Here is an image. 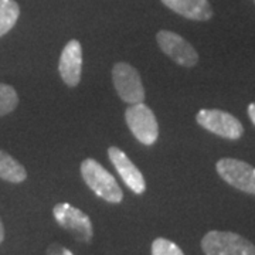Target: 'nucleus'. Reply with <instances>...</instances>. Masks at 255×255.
Here are the masks:
<instances>
[{
    "mask_svg": "<svg viewBox=\"0 0 255 255\" xmlns=\"http://www.w3.org/2000/svg\"><path fill=\"white\" fill-rule=\"evenodd\" d=\"M80 169L85 184L98 197L114 204H118L124 200V191L119 187L115 177L100 162L88 157L82 160Z\"/></svg>",
    "mask_w": 255,
    "mask_h": 255,
    "instance_id": "f257e3e1",
    "label": "nucleus"
},
{
    "mask_svg": "<svg viewBox=\"0 0 255 255\" xmlns=\"http://www.w3.org/2000/svg\"><path fill=\"white\" fill-rule=\"evenodd\" d=\"M201 250L206 255H255V246L231 231H209L201 240Z\"/></svg>",
    "mask_w": 255,
    "mask_h": 255,
    "instance_id": "f03ea898",
    "label": "nucleus"
},
{
    "mask_svg": "<svg viewBox=\"0 0 255 255\" xmlns=\"http://www.w3.org/2000/svg\"><path fill=\"white\" fill-rule=\"evenodd\" d=\"M125 121L132 135L146 146H152L159 137V124L155 112L143 102L133 104L125 111Z\"/></svg>",
    "mask_w": 255,
    "mask_h": 255,
    "instance_id": "7ed1b4c3",
    "label": "nucleus"
},
{
    "mask_svg": "<svg viewBox=\"0 0 255 255\" xmlns=\"http://www.w3.org/2000/svg\"><path fill=\"white\" fill-rule=\"evenodd\" d=\"M112 81L119 98L127 104H140L145 101V88L142 78L135 67L119 61L112 68Z\"/></svg>",
    "mask_w": 255,
    "mask_h": 255,
    "instance_id": "20e7f679",
    "label": "nucleus"
},
{
    "mask_svg": "<svg viewBox=\"0 0 255 255\" xmlns=\"http://www.w3.org/2000/svg\"><path fill=\"white\" fill-rule=\"evenodd\" d=\"M53 216L58 226L70 233L80 243H90L94 237V227L90 217L82 210L68 203H58L53 209Z\"/></svg>",
    "mask_w": 255,
    "mask_h": 255,
    "instance_id": "39448f33",
    "label": "nucleus"
},
{
    "mask_svg": "<svg viewBox=\"0 0 255 255\" xmlns=\"http://www.w3.org/2000/svg\"><path fill=\"white\" fill-rule=\"evenodd\" d=\"M196 121L206 130L230 140H237L244 133L243 124L226 111L201 110L197 112Z\"/></svg>",
    "mask_w": 255,
    "mask_h": 255,
    "instance_id": "423d86ee",
    "label": "nucleus"
},
{
    "mask_svg": "<svg viewBox=\"0 0 255 255\" xmlns=\"http://www.w3.org/2000/svg\"><path fill=\"white\" fill-rule=\"evenodd\" d=\"M219 176L237 190L255 196V167L244 160L223 157L216 163Z\"/></svg>",
    "mask_w": 255,
    "mask_h": 255,
    "instance_id": "0eeeda50",
    "label": "nucleus"
},
{
    "mask_svg": "<svg viewBox=\"0 0 255 255\" xmlns=\"http://www.w3.org/2000/svg\"><path fill=\"white\" fill-rule=\"evenodd\" d=\"M159 48L169 58L182 67H194L199 63V54L190 43L177 33L169 30H160L156 34Z\"/></svg>",
    "mask_w": 255,
    "mask_h": 255,
    "instance_id": "6e6552de",
    "label": "nucleus"
},
{
    "mask_svg": "<svg viewBox=\"0 0 255 255\" xmlns=\"http://www.w3.org/2000/svg\"><path fill=\"white\" fill-rule=\"evenodd\" d=\"M108 156H110V160L114 164V167L117 169V172L121 176V179L124 180L128 187L135 194H143L146 191L145 177L136 167V164L128 157L127 153L117 146H111L108 149Z\"/></svg>",
    "mask_w": 255,
    "mask_h": 255,
    "instance_id": "1a4fd4ad",
    "label": "nucleus"
},
{
    "mask_svg": "<svg viewBox=\"0 0 255 255\" xmlns=\"http://www.w3.org/2000/svg\"><path fill=\"white\" fill-rule=\"evenodd\" d=\"M58 71L67 87L74 88L81 81L82 46L78 40H70L63 48L58 61Z\"/></svg>",
    "mask_w": 255,
    "mask_h": 255,
    "instance_id": "9d476101",
    "label": "nucleus"
},
{
    "mask_svg": "<svg viewBox=\"0 0 255 255\" xmlns=\"http://www.w3.org/2000/svg\"><path fill=\"white\" fill-rule=\"evenodd\" d=\"M162 3L189 20L207 21L213 17V9L209 0H162Z\"/></svg>",
    "mask_w": 255,
    "mask_h": 255,
    "instance_id": "9b49d317",
    "label": "nucleus"
},
{
    "mask_svg": "<svg viewBox=\"0 0 255 255\" xmlns=\"http://www.w3.org/2000/svg\"><path fill=\"white\" fill-rule=\"evenodd\" d=\"M0 179L9 183H21L27 179L24 166L4 150H0Z\"/></svg>",
    "mask_w": 255,
    "mask_h": 255,
    "instance_id": "f8f14e48",
    "label": "nucleus"
},
{
    "mask_svg": "<svg viewBox=\"0 0 255 255\" xmlns=\"http://www.w3.org/2000/svg\"><path fill=\"white\" fill-rule=\"evenodd\" d=\"M20 16V7L14 0H0V37L7 34Z\"/></svg>",
    "mask_w": 255,
    "mask_h": 255,
    "instance_id": "ddd939ff",
    "label": "nucleus"
},
{
    "mask_svg": "<svg viewBox=\"0 0 255 255\" xmlns=\"http://www.w3.org/2000/svg\"><path fill=\"white\" fill-rule=\"evenodd\" d=\"M18 95L9 84H0V117H4L17 108Z\"/></svg>",
    "mask_w": 255,
    "mask_h": 255,
    "instance_id": "4468645a",
    "label": "nucleus"
},
{
    "mask_svg": "<svg viewBox=\"0 0 255 255\" xmlns=\"http://www.w3.org/2000/svg\"><path fill=\"white\" fill-rule=\"evenodd\" d=\"M152 255H184L180 247L166 238H156L152 244Z\"/></svg>",
    "mask_w": 255,
    "mask_h": 255,
    "instance_id": "2eb2a0df",
    "label": "nucleus"
},
{
    "mask_svg": "<svg viewBox=\"0 0 255 255\" xmlns=\"http://www.w3.org/2000/svg\"><path fill=\"white\" fill-rule=\"evenodd\" d=\"M248 117L251 119V122L255 125V102L248 105Z\"/></svg>",
    "mask_w": 255,
    "mask_h": 255,
    "instance_id": "dca6fc26",
    "label": "nucleus"
},
{
    "mask_svg": "<svg viewBox=\"0 0 255 255\" xmlns=\"http://www.w3.org/2000/svg\"><path fill=\"white\" fill-rule=\"evenodd\" d=\"M3 240H4V227H3V223L0 219V244L3 243Z\"/></svg>",
    "mask_w": 255,
    "mask_h": 255,
    "instance_id": "f3484780",
    "label": "nucleus"
}]
</instances>
